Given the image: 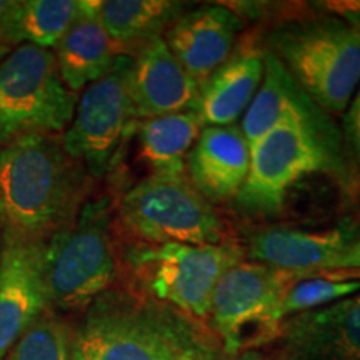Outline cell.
<instances>
[{
  "mask_svg": "<svg viewBox=\"0 0 360 360\" xmlns=\"http://www.w3.org/2000/svg\"><path fill=\"white\" fill-rule=\"evenodd\" d=\"M193 319L157 300L103 294L72 337V360H215Z\"/></svg>",
  "mask_w": 360,
  "mask_h": 360,
  "instance_id": "1",
  "label": "cell"
},
{
  "mask_svg": "<svg viewBox=\"0 0 360 360\" xmlns=\"http://www.w3.org/2000/svg\"><path fill=\"white\" fill-rule=\"evenodd\" d=\"M84 169L56 135L34 134L0 146V220L20 236H52L74 217Z\"/></svg>",
  "mask_w": 360,
  "mask_h": 360,
  "instance_id": "2",
  "label": "cell"
},
{
  "mask_svg": "<svg viewBox=\"0 0 360 360\" xmlns=\"http://www.w3.org/2000/svg\"><path fill=\"white\" fill-rule=\"evenodd\" d=\"M315 172L345 179L347 164L339 130L307 97L252 147L249 175L233 202L242 214L276 215L290 188Z\"/></svg>",
  "mask_w": 360,
  "mask_h": 360,
  "instance_id": "3",
  "label": "cell"
},
{
  "mask_svg": "<svg viewBox=\"0 0 360 360\" xmlns=\"http://www.w3.org/2000/svg\"><path fill=\"white\" fill-rule=\"evenodd\" d=\"M269 49L323 112L344 114L360 84V27L327 15L283 22Z\"/></svg>",
  "mask_w": 360,
  "mask_h": 360,
  "instance_id": "4",
  "label": "cell"
},
{
  "mask_svg": "<svg viewBox=\"0 0 360 360\" xmlns=\"http://www.w3.org/2000/svg\"><path fill=\"white\" fill-rule=\"evenodd\" d=\"M117 257L110 236V200L82 204L65 225L45 240L49 302L64 310L92 305L112 285Z\"/></svg>",
  "mask_w": 360,
  "mask_h": 360,
  "instance_id": "5",
  "label": "cell"
},
{
  "mask_svg": "<svg viewBox=\"0 0 360 360\" xmlns=\"http://www.w3.org/2000/svg\"><path fill=\"white\" fill-rule=\"evenodd\" d=\"M75 105L77 96L67 89L49 49L22 44L0 62V146L64 132Z\"/></svg>",
  "mask_w": 360,
  "mask_h": 360,
  "instance_id": "6",
  "label": "cell"
},
{
  "mask_svg": "<svg viewBox=\"0 0 360 360\" xmlns=\"http://www.w3.org/2000/svg\"><path fill=\"white\" fill-rule=\"evenodd\" d=\"M119 217L143 244L219 245L231 238L214 205L186 179L141 180L124 193Z\"/></svg>",
  "mask_w": 360,
  "mask_h": 360,
  "instance_id": "7",
  "label": "cell"
},
{
  "mask_svg": "<svg viewBox=\"0 0 360 360\" xmlns=\"http://www.w3.org/2000/svg\"><path fill=\"white\" fill-rule=\"evenodd\" d=\"M299 274L240 260L224 272L210 299L209 317L222 352L257 349L281 335V302Z\"/></svg>",
  "mask_w": 360,
  "mask_h": 360,
  "instance_id": "8",
  "label": "cell"
},
{
  "mask_svg": "<svg viewBox=\"0 0 360 360\" xmlns=\"http://www.w3.org/2000/svg\"><path fill=\"white\" fill-rule=\"evenodd\" d=\"M244 257V249L233 238L219 245L142 242L130 252V262L157 302L191 319L209 317L219 278Z\"/></svg>",
  "mask_w": 360,
  "mask_h": 360,
  "instance_id": "9",
  "label": "cell"
},
{
  "mask_svg": "<svg viewBox=\"0 0 360 360\" xmlns=\"http://www.w3.org/2000/svg\"><path fill=\"white\" fill-rule=\"evenodd\" d=\"M132 56L119 53L110 70L84 89L62 146L72 160L92 177L114 167L120 147L137 125L129 92Z\"/></svg>",
  "mask_w": 360,
  "mask_h": 360,
  "instance_id": "10",
  "label": "cell"
},
{
  "mask_svg": "<svg viewBox=\"0 0 360 360\" xmlns=\"http://www.w3.org/2000/svg\"><path fill=\"white\" fill-rule=\"evenodd\" d=\"M45 240L4 229L0 249V360L47 309Z\"/></svg>",
  "mask_w": 360,
  "mask_h": 360,
  "instance_id": "11",
  "label": "cell"
},
{
  "mask_svg": "<svg viewBox=\"0 0 360 360\" xmlns=\"http://www.w3.org/2000/svg\"><path fill=\"white\" fill-rule=\"evenodd\" d=\"M278 339L289 360H360V292L290 315Z\"/></svg>",
  "mask_w": 360,
  "mask_h": 360,
  "instance_id": "12",
  "label": "cell"
},
{
  "mask_svg": "<svg viewBox=\"0 0 360 360\" xmlns=\"http://www.w3.org/2000/svg\"><path fill=\"white\" fill-rule=\"evenodd\" d=\"M129 92L137 120H146L195 110L200 84L180 65L164 37H155L132 56Z\"/></svg>",
  "mask_w": 360,
  "mask_h": 360,
  "instance_id": "13",
  "label": "cell"
},
{
  "mask_svg": "<svg viewBox=\"0 0 360 360\" xmlns=\"http://www.w3.org/2000/svg\"><path fill=\"white\" fill-rule=\"evenodd\" d=\"M359 231L357 225L349 222L323 231L269 227L250 233L244 254L252 262L283 272L299 276L323 272L352 244Z\"/></svg>",
  "mask_w": 360,
  "mask_h": 360,
  "instance_id": "14",
  "label": "cell"
},
{
  "mask_svg": "<svg viewBox=\"0 0 360 360\" xmlns=\"http://www.w3.org/2000/svg\"><path fill=\"white\" fill-rule=\"evenodd\" d=\"M242 19L224 6L187 8L165 30L164 40L180 65L200 85L231 57Z\"/></svg>",
  "mask_w": 360,
  "mask_h": 360,
  "instance_id": "15",
  "label": "cell"
},
{
  "mask_svg": "<svg viewBox=\"0 0 360 360\" xmlns=\"http://www.w3.org/2000/svg\"><path fill=\"white\" fill-rule=\"evenodd\" d=\"M250 169V147L240 125H205L188 152L192 187L207 200H236Z\"/></svg>",
  "mask_w": 360,
  "mask_h": 360,
  "instance_id": "16",
  "label": "cell"
},
{
  "mask_svg": "<svg viewBox=\"0 0 360 360\" xmlns=\"http://www.w3.org/2000/svg\"><path fill=\"white\" fill-rule=\"evenodd\" d=\"M265 74V49L244 42L200 85L195 110L205 125H232L254 101Z\"/></svg>",
  "mask_w": 360,
  "mask_h": 360,
  "instance_id": "17",
  "label": "cell"
},
{
  "mask_svg": "<svg viewBox=\"0 0 360 360\" xmlns=\"http://www.w3.org/2000/svg\"><path fill=\"white\" fill-rule=\"evenodd\" d=\"M56 49L58 74L74 94L110 70L119 53L98 15L97 0L79 2L77 13Z\"/></svg>",
  "mask_w": 360,
  "mask_h": 360,
  "instance_id": "18",
  "label": "cell"
},
{
  "mask_svg": "<svg viewBox=\"0 0 360 360\" xmlns=\"http://www.w3.org/2000/svg\"><path fill=\"white\" fill-rule=\"evenodd\" d=\"M204 127V119L197 110L141 120V159L152 170V175L184 179L187 155Z\"/></svg>",
  "mask_w": 360,
  "mask_h": 360,
  "instance_id": "19",
  "label": "cell"
},
{
  "mask_svg": "<svg viewBox=\"0 0 360 360\" xmlns=\"http://www.w3.org/2000/svg\"><path fill=\"white\" fill-rule=\"evenodd\" d=\"M187 11L186 2L172 0H105L98 2V15L115 49L142 47L162 37Z\"/></svg>",
  "mask_w": 360,
  "mask_h": 360,
  "instance_id": "20",
  "label": "cell"
},
{
  "mask_svg": "<svg viewBox=\"0 0 360 360\" xmlns=\"http://www.w3.org/2000/svg\"><path fill=\"white\" fill-rule=\"evenodd\" d=\"M305 98L307 96L304 90L295 84L281 60L265 49L264 80L240 124L250 150L269 130L285 119Z\"/></svg>",
  "mask_w": 360,
  "mask_h": 360,
  "instance_id": "21",
  "label": "cell"
},
{
  "mask_svg": "<svg viewBox=\"0 0 360 360\" xmlns=\"http://www.w3.org/2000/svg\"><path fill=\"white\" fill-rule=\"evenodd\" d=\"M75 0H24L13 4L0 25V39L7 47L32 44L57 47L77 13Z\"/></svg>",
  "mask_w": 360,
  "mask_h": 360,
  "instance_id": "22",
  "label": "cell"
},
{
  "mask_svg": "<svg viewBox=\"0 0 360 360\" xmlns=\"http://www.w3.org/2000/svg\"><path fill=\"white\" fill-rule=\"evenodd\" d=\"M357 292H360V281H345L330 272L304 274L283 294L281 317L285 321L290 315L326 307Z\"/></svg>",
  "mask_w": 360,
  "mask_h": 360,
  "instance_id": "23",
  "label": "cell"
},
{
  "mask_svg": "<svg viewBox=\"0 0 360 360\" xmlns=\"http://www.w3.org/2000/svg\"><path fill=\"white\" fill-rule=\"evenodd\" d=\"M7 360H72V339L56 317H39L13 344Z\"/></svg>",
  "mask_w": 360,
  "mask_h": 360,
  "instance_id": "24",
  "label": "cell"
},
{
  "mask_svg": "<svg viewBox=\"0 0 360 360\" xmlns=\"http://www.w3.org/2000/svg\"><path fill=\"white\" fill-rule=\"evenodd\" d=\"M344 143L350 157L360 164V84L355 90L347 110L344 112V125H342Z\"/></svg>",
  "mask_w": 360,
  "mask_h": 360,
  "instance_id": "25",
  "label": "cell"
},
{
  "mask_svg": "<svg viewBox=\"0 0 360 360\" xmlns=\"http://www.w3.org/2000/svg\"><path fill=\"white\" fill-rule=\"evenodd\" d=\"M322 6L323 11L332 13V15L360 27V0H355V2L354 0H350V2H326Z\"/></svg>",
  "mask_w": 360,
  "mask_h": 360,
  "instance_id": "26",
  "label": "cell"
},
{
  "mask_svg": "<svg viewBox=\"0 0 360 360\" xmlns=\"http://www.w3.org/2000/svg\"><path fill=\"white\" fill-rule=\"evenodd\" d=\"M342 269H360V231L357 237L354 238L352 244L332 262L328 270H342ZM326 272V270H323Z\"/></svg>",
  "mask_w": 360,
  "mask_h": 360,
  "instance_id": "27",
  "label": "cell"
},
{
  "mask_svg": "<svg viewBox=\"0 0 360 360\" xmlns=\"http://www.w3.org/2000/svg\"><path fill=\"white\" fill-rule=\"evenodd\" d=\"M215 360H289L285 355H274V354H267V352H260L257 349L252 350H242V352L237 354H225V352H219Z\"/></svg>",
  "mask_w": 360,
  "mask_h": 360,
  "instance_id": "28",
  "label": "cell"
},
{
  "mask_svg": "<svg viewBox=\"0 0 360 360\" xmlns=\"http://www.w3.org/2000/svg\"><path fill=\"white\" fill-rule=\"evenodd\" d=\"M13 4L15 2H12V0H0V25L4 24V20H6V17L8 15V12L12 11Z\"/></svg>",
  "mask_w": 360,
  "mask_h": 360,
  "instance_id": "29",
  "label": "cell"
},
{
  "mask_svg": "<svg viewBox=\"0 0 360 360\" xmlns=\"http://www.w3.org/2000/svg\"><path fill=\"white\" fill-rule=\"evenodd\" d=\"M8 53H11V47H7V45L2 42V39H0V62H2Z\"/></svg>",
  "mask_w": 360,
  "mask_h": 360,
  "instance_id": "30",
  "label": "cell"
},
{
  "mask_svg": "<svg viewBox=\"0 0 360 360\" xmlns=\"http://www.w3.org/2000/svg\"><path fill=\"white\" fill-rule=\"evenodd\" d=\"M357 202H359V207H360V188H359V192H357Z\"/></svg>",
  "mask_w": 360,
  "mask_h": 360,
  "instance_id": "31",
  "label": "cell"
},
{
  "mask_svg": "<svg viewBox=\"0 0 360 360\" xmlns=\"http://www.w3.org/2000/svg\"><path fill=\"white\" fill-rule=\"evenodd\" d=\"M2 227H4V225H2V220H0V231H2Z\"/></svg>",
  "mask_w": 360,
  "mask_h": 360,
  "instance_id": "32",
  "label": "cell"
}]
</instances>
